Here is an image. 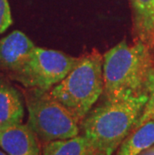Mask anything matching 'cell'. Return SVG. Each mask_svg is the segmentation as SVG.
Masks as SVG:
<instances>
[{
	"instance_id": "obj_13",
	"label": "cell",
	"mask_w": 154,
	"mask_h": 155,
	"mask_svg": "<svg viewBox=\"0 0 154 155\" xmlns=\"http://www.w3.org/2000/svg\"><path fill=\"white\" fill-rule=\"evenodd\" d=\"M148 120H154V87L152 89L151 93H150L149 99H148V101H147L145 107H144V110L142 112L141 116L139 117L138 121L136 122L134 128L140 126L141 124L145 123V122L148 121Z\"/></svg>"
},
{
	"instance_id": "obj_2",
	"label": "cell",
	"mask_w": 154,
	"mask_h": 155,
	"mask_svg": "<svg viewBox=\"0 0 154 155\" xmlns=\"http://www.w3.org/2000/svg\"><path fill=\"white\" fill-rule=\"evenodd\" d=\"M149 96L148 93H142L105 99L81 121L82 135L99 153L112 155L132 131Z\"/></svg>"
},
{
	"instance_id": "obj_5",
	"label": "cell",
	"mask_w": 154,
	"mask_h": 155,
	"mask_svg": "<svg viewBox=\"0 0 154 155\" xmlns=\"http://www.w3.org/2000/svg\"><path fill=\"white\" fill-rule=\"evenodd\" d=\"M79 58L36 46L22 68L9 78L25 88L49 91L69 73Z\"/></svg>"
},
{
	"instance_id": "obj_1",
	"label": "cell",
	"mask_w": 154,
	"mask_h": 155,
	"mask_svg": "<svg viewBox=\"0 0 154 155\" xmlns=\"http://www.w3.org/2000/svg\"><path fill=\"white\" fill-rule=\"evenodd\" d=\"M103 94L114 99L133 94H150L154 87V48L135 39L125 40L103 56Z\"/></svg>"
},
{
	"instance_id": "obj_7",
	"label": "cell",
	"mask_w": 154,
	"mask_h": 155,
	"mask_svg": "<svg viewBox=\"0 0 154 155\" xmlns=\"http://www.w3.org/2000/svg\"><path fill=\"white\" fill-rule=\"evenodd\" d=\"M0 148L8 155H41L40 140L22 122L0 127Z\"/></svg>"
},
{
	"instance_id": "obj_3",
	"label": "cell",
	"mask_w": 154,
	"mask_h": 155,
	"mask_svg": "<svg viewBox=\"0 0 154 155\" xmlns=\"http://www.w3.org/2000/svg\"><path fill=\"white\" fill-rule=\"evenodd\" d=\"M104 90L103 57L93 50L84 56L49 92L81 123Z\"/></svg>"
},
{
	"instance_id": "obj_10",
	"label": "cell",
	"mask_w": 154,
	"mask_h": 155,
	"mask_svg": "<svg viewBox=\"0 0 154 155\" xmlns=\"http://www.w3.org/2000/svg\"><path fill=\"white\" fill-rule=\"evenodd\" d=\"M42 155H102L84 135L44 143Z\"/></svg>"
},
{
	"instance_id": "obj_8",
	"label": "cell",
	"mask_w": 154,
	"mask_h": 155,
	"mask_svg": "<svg viewBox=\"0 0 154 155\" xmlns=\"http://www.w3.org/2000/svg\"><path fill=\"white\" fill-rule=\"evenodd\" d=\"M24 106L21 93L7 79L0 76V127L21 123Z\"/></svg>"
},
{
	"instance_id": "obj_11",
	"label": "cell",
	"mask_w": 154,
	"mask_h": 155,
	"mask_svg": "<svg viewBox=\"0 0 154 155\" xmlns=\"http://www.w3.org/2000/svg\"><path fill=\"white\" fill-rule=\"evenodd\" d=\"M154 145V120L134 128L120 144L117 155H138Z\"/></svg>"
},
{
	"instance_id": "obj_12",
	"label": "cell",
	"mask_w": 154,
	"mask_h": 155,
	"mask_svg": "<svg viewBox=\"0 0 154 155\" xmlns=\"http://www.w3.org/2000/svg\"><path fill=\"white\" fill-rule=\"evenodd\" d=\"M11 23L12 17L8 0H0V34L10 27Z\"/></svg>"
},
{
	"instance_id": "obj_9",
	"label": "cell",
	"mask_w": 154,
	"mask_h": 155,
	"mask_svg": "<svg viewBox=\"0 0 154 155\" xmlns=\"http://www.w3.org/2000/svg\"><path fill=\"white\" fill-rule=\"evenodd\" d=\"M135 39L154 48V0H130Z\"/></svg>"
},
{
	"instance_id": "obj_16",
	"label": "cell",
	"mask_w": 154,
	"mask_h": 155,
	"mask_svg": "<svg viewBox=\"0 0 154 155\" xmlns=\"http://www.w3.org/2000/svg\"><path fill=\"white\" fill-rule=\"evenodd\" d=\"M1 75H2V74H1V73H0V76H1Z\"/></svg>"
},
{
	"instance_id": "obj_15",
	"label": "cell",
	"mask_w": 154,
	"mask_h": 155,
	"mask_svg": "<svg viewBox=\"0 0 154 155\" xmlns=\"http://www.w3.org/2000/svg\"><path fill=\"white\" fill-rule=\"evenodd\" d=\"M0 155H8L6 152H4V151H3L2 149H0Z\"/></svg>"
},
{
	"instance_id": "obj_4",
	"label": "cell",
	"mask_w": 154,
	"mask_h": 155,
	"mask_svg": "<svg viewBox=\"0 0 154 155\" xmlns=\"http://www.w3.org/2000/svg\"><path fill=\"white\" fill-rule=\"evenodd\" d=\"M23 94L28 111L27 124L41 142L79 135V121L48 90L25 88Z\"/></svg>"
},
{
	"instance_id": "obj_14",
	"label": "cell",
	"mask_w": 154,
	"mask_h": 155,
	"mask_svg": "<svg viewBox=\"0 0 154 155\" xmlns=\"http://www.w3.org/2000/svg\"><path fill=\"white\" fill-rule=\"evenodd\" d=\"M138 155H154V145L151 147H149L148 149L142 151V152L139 153Z\"/></svg>"
},
{
	"instance_id": "obj_6",
	"label": "cell",
	"mask_w": 154,
	"mask_h": 155,
	"mask_svg": "<svg viewBox=\"0 0 154 155\" xmlns=\"http://www.w3.org/2000/svg\"><path fill=\"white\" fill-rule=\"evenodd\" d=\"M36 46L23 32L15 30L0 40V73L8 77L18 72Z\"/></svg>"
}]
</instances>
